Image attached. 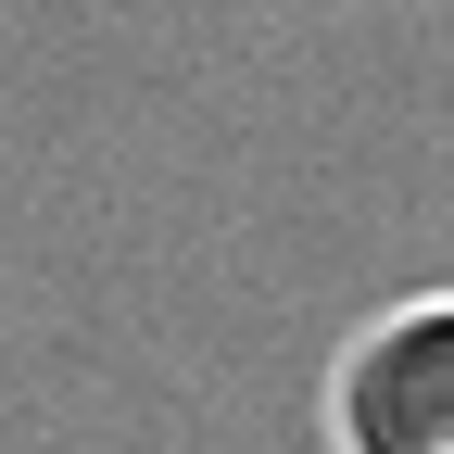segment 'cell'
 <instances>
[{
  "label": "cell",
  "mask_w": 454,
  "mask_h": 454,
  "mask_svg": "<svg viewBox=\"0 0 454 454\" xmlns=\"http://www.w3.org/2000/svg\"><path fill=\"white\" fill-rule=\"evenodd\" d=\"M328 454H454V291L379 303L328 354Z\"/></svg>",
  "instance_id": "6da1fadb"
}]
</instances>
